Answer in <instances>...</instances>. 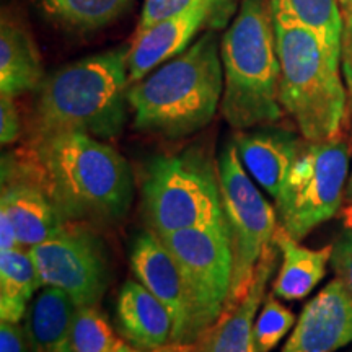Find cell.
I'll return each instance as SVG.
<instances>
[{"mask_svg": "<svg viewBox=\"0 0 352 352\" xmlns=\"http://www.w3.org/2000/svg\"><path fill=\"white\" fill-rule=\"evenodd\" d=\"M21 152L65 222L109 226L129 212L131 166L107 140L63 132L28 140Z\"/></svg>", "mask_w": 352, "mask_h": 352, "instance_id": "1", "label": "cell"}, {"mask_svg": "<svg viewBox=\"0 0 352 352\" xmlns=\"http://www.w3.org/2000/svg\"><path fill=\"white\" fill-rule=\"evenodd\" d=\"M127 51L129 44L83 57L44 78L30 118V140L63 132L120 138L129 111Z\"/></svg>", "mask_w": 352, "mask_h": 352, "instance_id": "2", "label": "cell"}, {"mask_svg": "<svg viewBox=\"0 0 352 352\" xmlns=\"http://www.w3.org/2000/svg\"><path fill=\"white\" fill-rule=\"evenodd\" d=\"M223 69L215 32L201 34L182 54L127 90L138 131L184 139L209 126L222 103Z\"/></svg>", "mask_w": 352, "mask_h": 352, "instance_id": "3", "label": "cell"}, {"mask_svg": "<svg viewBox=\"0 0 352 352\" xmlns=\"http://www.w3.org/2000/svg\"><path fill=\"white\" fill-rule=\"evenodd\" d=\"M223 95L220 109L235 131L272 124L283 116L271 0H241L220 39Z\"/></svg>", "mask_w": 352, "mask_h": 352, "instance_id": "4", "label": "cell"}, {"mask_svg": "<svg viewBox=\"0 0 352 352\" xmlns=\"http://www.w3.org/2000/svg\"><path fill=\"white\" fill-rule=\"evenodd\" d=\"M274 33L283 109L308 142L338 138L347 103L341 56L334 54L318 34L294 21L274 19Z\"/></svg>", "mask_w": 352, "mask_h": 352, "instance_id": "5", "label": "cell"}, {"mask_svg": "<svg viewBox=\"0 0 352 352\" xmlns=\"http://www.w3.org/2000/svg\"><path fill=\"white\" fill-rule=\"evenodd\" d=\"M142 206L158 236L195 227H226L219 166L204 145L152 158L142 183Z\"/></svg>", "mask_w": 352, "mask_h": 352, "instance_id": "6", "label": "cell"}, {"mask_svg": "<svg viewBox=\"0 0 352 352\" xmlns=\"http://www.w3.org/2000/svg\"><path fill=\"white\" fill-rule=\"evenodd\" d=\"M173 254L183 289V323L171 342L196 344L226 310L232 252L226 227L184 228L160 236Z\"/></svg>", "mask_w": 352, "mask_h": 352, "instance_id": "7", "label": "cell"}, {"mask_svg": "<svg viewBox=\"0 0 352 352\" xmlns=\"http://www.w3.org/2000/svg\"><path fill=\"white\" fill-rule=\"evenodd\" d=\"M349 165L351 148L342 139L307 140L276 197L280 230L300 241L340 212Z\"/></svg>", "mask_w": 352, "mask_h": 352, "instance_id": "8", "label": "cell"}, {"mask_svg": "<svg viewBox=\"0 0 352 352\" xmlns=\"http://www.w3.org/2000/svg\"><path fill=\"white\" fill-rule=\"evenodd\" d=\"M220 197L232 252V284L226 310L248 292L254 270L277 232L276 208L261 195L241 164L235 140H228L217 158ZM223 310V311H226Z\"/></svg>", "mask_w": 352, "mask_h": 352, "instance_id": "9", "label": "cell"}, {"mask_svg": "<svg viewBox=\"0 0 352 352\" xmlns=\"http://www.w3.org/2000/svg\"><path fill=\"white\" fill-rule=\"evenodd\" d=\"M43 287L64 290L76 307H98L111 280L107 246L83 227H65L28 250Z\"/></svg>", "mask_w": 352, "mask_h": 352, "instance_id": "10", "label": "cell"}, {"mask_svg": "<svg viewBox=\"0 0 352 352\" xmlns=\"http://www.w3.org/2000/svg\"><path fill=\"white\" fill-rule=\"evenodd\" d=\"M0 210H6L15 226L21 248H33L69 226L21 151L2 157Z\"/></svg>", "mask_w": 352, "mask_h": 352, "instance_id": "11", "label": "cell"}, {"mask_svg": "<svg viewBox=\"0 0 352 352\" xmlns=\"http://www.w3.org/2000/svg\"><path fill=\"white\" fill-rule=\"evenodd\" d=\"M227 2L228 0H201L186 12L160 21L147 32L134 34L127 51L131 85L191 46L206 25L220 13H226L223 6Z\"/></svg>", "mask_w": 352, "mask_h": 352, "instance_id": "12", "label": "cell"}, {"mask_svg": "<svg viewBox=\"0 0 352 352\" xmlns=\"http://www.w3.org/2000/svg\"><path fill=\"white\" fill-rule=\"evenodd\" d=\"M352 344V292L334 277L303 307L280 352H338Z\"/></svg>", "mask_w": 352, "mask_h": 352, "instance_id": "13", "label": "cell"}, {"mask_svg": "<svg viewBox=\"0 0 352 352\" xmlns=\"http://www.w3.org/2000/svg\"><path fill=\"white\" fill-rule=\"evenodd\" d=\"M279 253L276 241L264 250L248 292L236 305L223 311L208 333L202 334L195 344L196 352H259L254 340V323L259 307L267 296V284L276 274Z\"/></svg>", "mask_w": 352, "mask_h": 352, "instance_id": "14", "label": "cell"}, {"mask_svg": "<svg viewBox=\"0 0 352 352\" xmlns=\"http://www.w3.org/2000/svg\"><path fill=\"white\" fill-rule=\"evenodd\" d=\"M233 140L246 171L276 201L302 151L300 139L280 127L263 126L239 131Z\"/></svg>", "mask_w": 352, "mask_h": 352, "instance_id": "15", "label": "cell"}, {"mask_svg": "<svg viewBox=\"0 0 352 352\" xmlns=\"http://www.w3.org/2000/svg\"><path fill=\"white\" fill-rule=\"evenodd\" d=\"M116 327L122 340L138 349H157L171 342L173 316L139 280H126L116 300Z\"/></svg>", "mask_w": 352, "mask_h": 352, "instance_id": "16", "label": "cell"}, {"mask_svg": "<svg viewBox=\"0 0 352 352\" xmlns=\"http://www.w3.org/2000/svg\"><path fill=\"white\" fill-rule=\"evenodd\" d=\"M129 261L135 279L151 290L173 316V338L183 323V289L173 254L160 236L145 230L132 240Z\"/></svg>", "mask_w": 352, "mask_h": 352, "instance_id": "17", "label": "cell"}, {"mask_svg": "<svg viewBox=\"0 0 352 352\" xmlns=\"http://www.w3.org/2000/svg\"><path fill=\"white\" fill-rule=\"evenodd\" d=\"M44 78L43 60L32 33L3 13L0 21V95L16 98L36 91Z\"/></svg>", "mask_w": 352, "mask_h": 352, "instance_id": "18", "label": "cell"}, {"mask_svg": "<svg viewBox=\"0 0 352 352\" xmlns=\"http://www.w3.org/2000/svg\"><path fill=\"white\" fill-rule=\"evenodd\" d=\"M76 303L64 290L41 287L30 303L23 328L33 352H76L72 321Z\"/></svg>", "mask_w": 352, "mask_h": 352, "instance_id": "19", "label": "cell"}, {"mask_svg": "<svg viewBox=\"0 0 352 352\" xmlns=\"http://www.w3.org/2000/svg\"><path fill=\"white\" fill-rule=\"evenodd\" d=\"M274 241L280 252V267L272 283V294L283 300H302L327 276L333 245L311 250L277 228Z\"/></svg>", "mask_w": 352, "mask_h": 352, "instance_id": "20", "label": "cell"}, {"mask_svg": "<svg viewBox=\"0 0 352 352\" xmlns=\"http://www.w3.org/2000/svg\"><path fill=\"white\" fill-rule=\"evenodd\" d=\"M43 287L30 252L15 248L0 253V321L21 323L32 298Z\"/></svg>", "mask_w": 352, "mask_h": 352, "instance_id": "21", "label": "cell"}, {"mask_svg": "<svg viewBox=\"0 0 352 352\" xmlns=\"http://www.w3.org/2000/svg\"><path fill=\"white\" fill-rule=\"evenodd\" d=\"M272 16L305 26L318 34L334 54H342V20L338 0H271Z\"/></svg>", "mask_w": 352, "mask_h": 352, "instance_id": "22", "label": "cell"}, {"mask_svg": "<svg viewBox=\"0 0 352 352\" xmlns=\"http://www.w3.org/2000/svg\"><path fill=\"white\" fill-rule=\"evenodd\" d=\"M132 0H39L44 15L69 32L88 33L104 28L124 13Z\"/></svg>", "mask_w": 352, "mask_h": 352, "instance_id": "23", "label": "cell"}, {"mask_svg": "<svg viewBox=\"0 0 352 352\" xmlns=\"http://www.w3.org/2000/svg\"><path fill=\"white\" fill-rule=\"evenodd\" d=\"M72 340L76 352H118L121 344L98 307H76Z\"/></svg>", "mask_w": 352, "mask_h": 352, "instance_id": "24", "label": "cell"}, {"mask_svg": "<svg viewBox=\"0 0 352 352\" xmlns=\"http://www.w3.org/2000/svg\"><path fill=\"white\" fill-rule=\"evenodd\" d=\"M294 324H296L294 311L277 300L274 294L266 296L254 323V340L259 352H271L279 346Z\"/></svg>", "mask_w": 352, "mask_h": 352, "instance_id": "25", "label": "cell"}, {"mask_svg": "<svg viewBox=\"0 0 352 352\" xmlns=\"http://www.w3.org/2000/svg\"><path fill=\"white\" fill-rule=\"evenodd\" d=\"M197 2H201V0H145L134 34L147 32L160 21L186 12Z\"/></svg>", "mask_w": 352, "mask_h": 352, "instance_id": "26", "label": "cell"}, {"mask_svg": "<svg viewBox=\"0 0 352 352\" xmlns=\"http://www.w3.org/2000/svg\"><path fill=\"white\" fill-rule=\"evenodd\" d=\"M331 267L338 279L346 284L352 292V230L346 228L336 236L333 243Z\"/></svg>", "mask_w": 352, "mask_h": 352, "instance_id": "27", "label": "cell"}, {"mask_svg": "<svg viewBox=\"0 0 352 352\" xmlns=\"http://www.w3.org/2000/svg\"><path fill=\"white\" fill-rule=\"evenodd\" d=\"M23 122L15 98L7 95H0V142L2 145H10L21 138Z\"/></svg>", "mask_w": 352, "mask_h": 352, "instance_id": "28", "label": "cell"}, {"mask_svg": "<svg viewBox=\"0 0 352 352\" xmlns=\"http://www.w3.org/2000/svg\"><path fill=\"white\" fill-rule=\"evenodd\" d=\"M0 352H33L23 324L0 321Z\"/></svg>", "mask_w": 352, "mask_h": 352, "instance_id": "29", "label": "cell"}, {"mask_svg": "<svg viewBox=\"0 0 352 352\" xmlns=\"http://www.w3.org/2000/svg\"><path fill=\"white\" fill-rule=\"evenodd\" d=\"M15 248H20L15 226H13L6 210H0V253L12 252Z\"/></svg>", "mask_w": 352, "mask_h": 352, "instance_id": "30", "label": "cell"}, {"mask_svg": "<svg viewBox=\"0 0 352 352\" xmlns=\"http://www.w3.org/2000/svg\"><path fill=\"white\" fill-rule=\"evenodd\" d=\"M118 352H196L195 344H182V342H168V344L157 347V349H138V347H132L127 342L121 341Z\"/></svg>", "mask_w": 352, "mask_h": 352, "instance_id": "31", "label": "cell"}, {"mask_svg": "<svg viewBox=\"0 0 352 352\" xmlns=\"http://www.w3.org/2000/svg\"><path fill=\"white\" fill-rule=\"evenodd\" d=\"M342 219H344L346 228H351L352 230V202L344 209V212H342Z\"/></svg>", "mask_w": 352, "mask_h": 352, "instance_id": "32", "label": "cell"}, {"mask_svg": "<svg viewBox=\"0 0 352 352\" xmlns=\"http://www.w3.org/2000/svg\"><path fill=\"white\" fill-rule=\"evenodd\" d=\"M344 201L352 202V171L349 173V179H347V186H346V196Z\"/></svg>", "mask_w": 352, "mask_h": 352, "instance_id": "33", "label": "cell"}, {"mask_svg": "<svg viewBox=\"0 0 352 352\" xmlns=\"http://www.w3.org/2000/svg\"><path fill=\"white\" fill-rule=\"evenodd\" d=\"M347 2V6H349V8H351V12H352V0H346Z\"/></svg>", "mask_w": 352, "mask_h": 352, "instance_id": "34", "label": "cell"}, {"mask_svg": "<svg viewBox=\"0 0 352 352\" xmlns=\"http://www.w3.org/2000/svg\"><path fill=\"white\" fill-rule=\"evenodd\" d=\"M349 352H352V351H349Z\"/></svg>", "mask_w": 352, "mask_h": 352, "instance_id": "35", "label": "cell"}]
</instances>
